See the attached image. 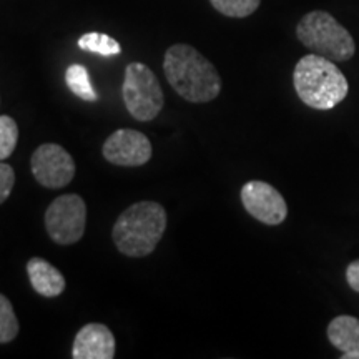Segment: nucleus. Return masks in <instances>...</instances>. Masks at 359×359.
I'll use <instances>...</instances> for the list:
<instances>
[{
  "mask_svg": "<svg viewBox=\"0 0 359 359\" xmlns=\"http://www.w3.org/2000/svg\"><path fill=\"white\" fill-rule=\"evenodd\" d=\"M163 72L175 92L187 102H212L222 92L218 70L191 45H172L165 53Z\"/></svg>",
  "mask_w": 359,
  "mask_h": 359,
  "instance_id": "nucleus-1",
  "label": "nucleus"
},
{
  "mask_svg": "<svg viewBox=\"0 0 359 359\" xmlns=\"http://www.w3.org/2000/svg\"><path fill=\"white\" fill-rule=\"evenodd\" d=\"M167 212L156 201H138L116 218L111 238L120 253L130 258L148 257L167 230Z\"/></svg>",
  "mask_w": 359,
  "mask_h": 359,
  "instance_id": "nucleus-2",
  "label": "nucleus"
},
{
  "mask_svg": "<svg viewBox=\"0 0 359 359\" xmlns=\"http://www.w3.org/2000/svg\"><path fill=\"white\" fill-rule=\"evenodd\" d=\"M298 97L314 110H331L348 95V80L330 58L309 53L299 58L293 74Z\"/></svg>",
  "mask_w": 359,
  "mask_h": 359,
  "instance_id": "nucleus-3",
  "label": "nucleus"
},
{
  "mask_svg": "<svg viewBox=\"0 0 359 359\" xmlns=\"http://www.w3.org/2000/svg\"><path fill=\"white\" fill-rule=\"evenodd\" d=\"M296 35L313 53L333 62H346L356 52L351 34L331 13L323 11L306 13L296 27Z\"/></svg>",
  "mask_w": 359,
  "mask_h": 359,
  "instance_id": "nucleus-4",
  "label": "nucleus"
},
{
  "mask_svg": "<svg viewBox=\"0 0 359 359\" xmlns=\"http://www.w3.org/2000/svg\"><path fill=\"white\" fill-rule=\"evenodd\" d=\"M122 95L128 114L138 122H150L163 109L165 95L150 67L140 62L125 69Z\"/></svg>",
  "mask_w": 359,
  "mask_h": 359,
  "instance_id": "nucleus-5",
  "label": "nucleus"
},
{
  "mask_svg": "<svg viewBox=\"0 0 359 359\" xmlns=\"http://www.w3.org/2000/svg\"><path fill=\"white\" fill-rule=\"evenodd\" d=\"M87 226V205L82 196L69 193L58 196L45 212V230L57 245L77 243Z\"/></svg>",
  "mask_w": 359,
  "mask_h": 359,
  "instance_id": "nucleus-6",
  "label": "nucleus"
},
{
  "mask_svg": "<svg viewBox=\"0 0 359 359\" xmlns=\"http://www.w3.org/2000/svg\"><path fill=\"white\" fill-rule=\"evenodd\" d=\"M32 175L40 185L50 190L64 188L75 177V161L64 147L43 143L34 151L30 160Z\"/></svg>",
  "mask_w": 359,
  "mask_h": 359,
  "instance_id": "nucleus-7",
  "label": "nucleus"
},
{
  "mask_svg": "<svg viewBox=\"0 0 359 359\" xmlns=\"http://www.w3.org/2000/svg\"><path fill=\"white\" fill-rule=\"evenodd\" d=\"M241 201L246 212L264 224H280L288 217V205L283 195L266 182L253 180L245 183Z\"/></svg>",
  "mask_w": 359,
  "mask_h": 359,
  "instance_id": "nucleus-8",
  "label": "nucleus"
},
{
  "mask_svg": "<svg viewBox=\"0 0 359 359\" xmlns=\"http://www.w3.org/2000/svg\"><path fill=\"white\" fill-rule=\"evenodd\" d=\"M151 143L138 130L120 128L107 138L102 154L118 167H142L151 158Z\"/></svg>",
  "mask_w": 359,
  "mask_h": 359,
  "instance_id": "nucleus-9",
  "label": "nucleus"
},
{
  "mask_svg": "<svg viewBox=\"0 0 359 359\" xmlns=\"http://www.w3.org/2000/svg\"><path fill=\"white\" fill-rule=\"evenodd\" d=\"M115 349V336L109 326L88 323L75 336L72 356L75 359H114Z\"/></svg>",
  "mask_w": 359,
  "mask_h": 359,
  "instance_id": "nucleus-10",
  "label": "nucleus"
},
{
  "mask_svg": "<svg viewBox=\"0 0 359 359\" xmlns=\"http://www.w3.org/2000/svg\"><path fill=\"white\" fill-rule=\"evenodd\" d=\"M30 285L40 296L57 298L65 291V278L58 269L43 258H30L27 263Z\"/></svg>",
  "mask_w": 359,
  "mask_h": 359,
  "instance_id": "nucleus-11",
  "label": "nucleus"
},
{
  "mask_svg": "<svg viewBox=\"0 0 359 359\" xmlns=\"http://www.w3.org/2000/svg\"><path fill=\"white\" fill-rule=\"evenodd\" d=\"M331 344L343 351V359H359V320L354 316H338L327 326Z\"/></svg>",
  "mask_w": 359,
  "mask_h": 359,
  "instance_id": "nucleus-12",
  "label": "nucleus"
},
{
  "mask_svg": "<svg viewBox=\"0 0 359 359\" xmlns=\"http://www.w3.org/2000/svg\"><path fill=\"white\" fill-rule=\"evenodd\" d=\"M65 82L67 87L70 88V92L85 102H95L98 98L95 88L92 87V82H90V74L87 67L80 64L70 65L65 72Z\"/></svg>",
  "mask_w": 359,
  "mask_h": 359,
  "instance_id": "nucleus-13",
  "label": "nucleus"
},
{
  "mask_svg": "<svg viewBox=\"0 0 359 359\" xmlns=\"http://www.w3.org/2000/svg\"><path fill=\"white\" fill-rule=\"evenodd\" d=\"M79 47L82 48V50L98 53V55L102 57H114L122 52V47H120V43L116 42L115 39L100 32L83 34L82 37L79 39Z\"/></svg>",
  "mask_w": 359,
  "mask_h": 359,
  "instance_id": "nucleus-14",
  "label": "nucleus"
},
{
  "mask_svg": "<svg viewBox=\"0 0 359 359\" xmlns=\"http://www.w3.org/2000/svg\"><path fill=\"white\" fill-rule=\"evenodd\" d=\"M19 320L7 296L0 294V344L11 343L19 334Z\"/></svg>",
  "mask_w": 359,
  "mask_h": 359,
  "instance_id": "nucleus-15",
  "label": "nucleus"
},
{
  "mask_svg": "<svg viewBox=\"0 0 359 359\" xmlns=\"http://www.w3.org/2000/svg\"><path fill=\"white\" fill-rule=\"evenodd\" d=\"M210 2L223 15L243 19L257 11L262 0H210Z\"/></svg>",
  "mask_w": 359,
  "mask_h": 359,
  "instance_id": "nucleus-16",
  "label": "nucleus"
},
{
  "mask_svg": "<svg viewBox=\"0 0 359 359\" xmlns=\"http://www.w3.org/2000/svg\"><path fill=\"white\" fill-rule=\"evenodd\" d=\"M19 140V127L8 115H0V161L13 154Z\"/></svg>",
  "mask_w": 359,
  "mask_h": 359,
  "instance_id": "nucleus-17",
  "label": "nucleus"
},
{
  "mask_svg": "<svg viewBox=\"0 0 359 359\" xmlns=\"http://www.w3.org/2000/svg\"><path fill=\"white\" fill-rule=\"evenodd\" d=\"M15 185V172L11 165L0 163V205L6 201Z\"/></svg>",
  "mask_w": 359,
  "mask_h": 359,
  "instance_id": "nucleus-18",
  "label": "nucleus"
},
{
  "mask_svg": "<svg viewBox=\"0 0 359 359\" xmlns=\"http://www.w3.org/2000/svg\"><path fill=\"white\" fill-rule=\"evenodd\" d=\"M346 280H348V285L359 293V259L353 262L346 268Z\"/></svg>",
  "mask_w": 359,
  "mask_h": 359,
  "instance_id": "nucleus-19",
  "label": "nucleus"
}]
</instances>
